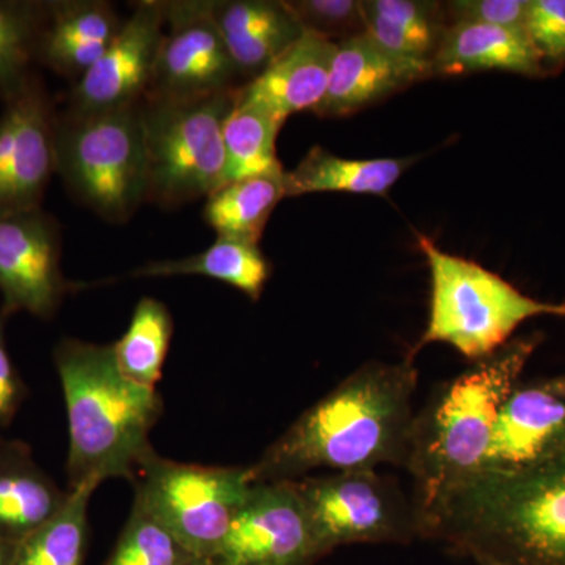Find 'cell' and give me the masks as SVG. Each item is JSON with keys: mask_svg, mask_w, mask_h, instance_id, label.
I'll list each match as a JSON object with an SVG mask.
<instances>
[{"mask_svg": "<svg viewBox=\"0 0 565 565\" xmlns=\"http://www.w3.org/2000/svg\"><path fill=\"white\" fill-rule=\"evenodd\" d=\"M416 385L412 360L363 364L248 467L253 482L299 481L319 468L344 473L384 463L403 467Z\"/></svg>", "mask_w": 565, "mask_h": 565, "instance_id": "1", "label": "cell"}, {"mask_svg": "<svg viewBox=\"0 0 565 565\" xmlns=\"http://www.w3.org/2000/svg\"><path fill=\"white\" fill-rule=\"evenodd\" d=\"M541 343V333L514 338L438 386L415 415L403 467L414 479L412 503L422 537H429L452 494L481 470L501 407Z\"/></svg>", "mask_w": 565, "mask_h": 565, "instance_id": "2", "label": "cell"}, {"mask_svg": "<svg viewBox=\"0 0 565 565\" xmlns=\"http://www.w3.org/2000/svg\"><path fill=\"white\" fill-rule=\"evenodd\" d=\"M54 363L68 415L70 489L111 478L132 481L154 451L150 433L162 414L161 396L122 374L111 345L66 338Z\"/></svg>", "mask_w": 565, "mask_h": 565, "instance_id": "3", "label": "cell"}, {"mask_svg": "<svg viewBox=\"0 0 565 565\" xmlns=\"http://www.w3.org/2000/svg\"><path fill=\"white\" fill-rule=\"evenodd\" d=\"M429 537L498 563L565 565V451L522 473L475 476Z\"/></svg>", "mask_w": 565, "mask_h": 565, "instance_id": "4", "label": "cell"}, {"mask_svg": "<svg viewBox=\"0 0 565 565\" xmlns=\"http://www.w3.org/2000/svg\"><path fill=\"white\" fill-rule=\"evenodd\" d=\"M418 245L430 270L429 322L416 351L445 343L471 362H481L514 340L527 319L565 318V302H544L516 289L481 264L440 250L418 234Z\"/></svg>", "mask_w": 565, "mask_h": 565, "instance_id": "5", "label": "cell"}, {"mask_svg": "<svg viewBox=\"0 0 565 565\" xmlns=\"http://www.w3.org/2000/svg\"><path fill=\"white\" fill-rule=\"evenodd\" d=\"M55 163L77 202L110 223L128 222L147 203V156L140 104L57 115Z\"/></svg>", "mask_w": 565, "mask_h": 565, "instance_id": "6", "label": "cell"}, {"mask_svg": "<svg viewBox=\"0 0 565 565\" xmlns=\"http://www.w3.org/2000/svg\"><path fill=\"white\" fill-rule=\"evenodd\" d=\"M237 90L191 102L140 103L147 203L177 210L225 184L223 125Z\"/></svg>", "mask_w": 565, "mask_h": 565, "instance_id": "7", "label": "cell"}, {"mask_svg": "<svg viewBox=\"0 0 565 565\" xmlns=\"http://www.w3.org/2000/svg\"><path fill=\"white\" fill-rule=\"evenodd\" d=\"M136 500L189 555L214 557L253 482L250 468L202 467L151 451L132 478Z\"/></svg>", "mask_w": 565, "mask_h": 565, "instance_id": "8", "label": "cell"}, {"mask_svg": "<svg viewBox=\"0 0 565 565\" xmlns=\"http://www.w3.org/2000/svg\"><path fill=\"white\" fill-rule=\"evenodd\" d=\"M323 556L351 544H407L419 533L412 500L375 470L344 471L296 481Z\"/></svg>", "mask_w": 565, "mask_h": 565, "instance_id": "9", "label": "cell"}, {"mask_svg": "<svg viewBox=\"0 0 565 565\" xmlns=\"http://www.w3.org/2000/svg\"><path fill=\"white\" fill-rule=\"evenodd\" d=\"M166 31L145 98L191 102L243 87L214 18L211 0L166 2Z\"/></svg>", "mask_w": 565, "mask_h": 565, "instance_id": "10", "label": "cell"}, {"mask_svg": "<svg viewBox=\"0 0 565 565\" xmlns=\"http://www.w3.org/2000/svg\"><path fill=\"white\" fill-rule=\"evenodd\" d=\"M57 111L46 85L33 73L0 114V217L40 210L57 172Z\"/></svg>", "mask_w": 565, "mask_h": 565, "instance_id": "11", "label": "cell"}, {"mask_svg": "<svg viewBox=\"0 0 565 565\" xmlns=\"http://www.w3.org/2000/svg\"><path fill=\"white\" fill-rule=\"evenodd\" d=\"M296 481L256 482L212 559L218 565H315L322 557Z\"/></svg>", "mask_w": 565, "mask_h": 565, "instance_id": "12", "label": "cell"}, {"mask_svg": "<svg viewBox=\"0 0 565 565\" xmlns=\"http://www.w3.org/2000/svg\"><path fill=\"white\" fill-rule=\"evenodd\" d=\"M77 288L62 269V230L40 207L0 217V294L2 310L51 319Z\"/></svg>", "mask_w": 565, "mask_h": 565, "instance_id": "13", "label": "cell"}, {"mask_svg": "<svg viewBox=\"0 0 565 565\" xmlns=\"http://www.w3.org/2000/svg\"><path fill=\"white\" fill-rule=\"evenodd\" d=\"M163 31V0L137 2L98 62L71 85L66 110L96 114L143 102L150 92Z\"/></svg>", "mask_w": 565, "mask_h": 565, "instance_id": "14", "label": "cell"}, {"mask_svg": "<svg viewBox=\"0 0 565 565\" xmlns=\"http://www.w3.org/2000/svg\"><path fill=\"white\" fill-rule=\"evenodd\" d=\"M564 451L565 374L520 381L501 407L478 475L522 473Z\"/></svg>", "mask_w": 565, "mask_h": 565, "instance_id": "15", "label": "cell"}, {"mask_svg": "<svg viewBox=\"0 0 565 565\" xmlns=\"http://www.w3.org/2000/svg\"><path fill=\"white\" fill-rule=\"evenodd\" d=\"M434 76L433 63L405 61L362 35L338 41L329 87L313 114L341 118Z\"/></svg>", "mask_w": 565, "mask_h": 565, "instance_id": "16", "label": "cell"}, {"mask_svg": "<svg viewBox=\"0 0 565 565\" xmlns=\"http://www.w3.org/2000/svg\"><path fill=\"white\" fill-rule=\"evenodd\" d=\"M337 46L332 40L303 32L269 68L245 82L237 96L281 125L294 114L315 111L329 87Z\"/></svg>", "mask_w": 565, "mask_h": 565, "instance_id": "17", "label": "cell"}, {"mask_svg": "<svg viewBox=\"0 0 565 565\" xmlns=\"http://www.w3.org/2000/svg\"><path fill=\"white\" fill-rule=\"evenodd\" d=\"M211 13L241 79L247 82L303 35L285 0H211Z\"/></svg>", "mask_w": 565, "mask_h": 565, "instance_id": "18", "label": "cell"}, {"mask_svg": "<svg viewBox=\"0 0 565 565\" xmlns=\"http://www.w3.org/2000/svg\"><path fill=\"white\" fill-rule=\"evenodd\" d=\"M122 21L103 0H52L36 62L76 82L98 62Z\"/></svg>", "mask_w": 565, "mask_h": 565, "instance_id": "19", "label": "cell"}, {"mask_svg": "<svg viewBox=\"0 0 565 565\" xmlns=\"http://www.w3.org/2000/svg\"><path fill=\"white\" fill-rule=\"evenodd\" d=\"M433 66L434 74L441 76L482 71H503L525 77L548 76L526 32L476 22H451L446 28Z\"/></svg>", "mask_w": 565, "mask_h": 565, "instance_id": "20", "label": "cell"}, {"mask_svg": "<svg viewBox=\"0 0 565 565\" xmlns=\"http://www.w3.org/2000/svg\"><path fill=\"white\" fill-rule=\"evenodd\" d=\"M68 493L33 462L28 446L14 441L0 463V537L20 544L61 511Z\"/></svg>", "mask_w": 565, "mask_h": 565, "instance_id": "21", "label": "cell"}, {"mask_svg": "<svg viewBox=\"0 0 565 565\" xmlns=\"http://www.w3.org/2000/svg\"><path fill=\"white\" fill-rule=\"evenodd\" d=\"M411 158L345 159L322 147H313L299 166L285 173L286 196L310 193L385 195L412 166Z\"/></svg>", "mask_w": 565, "mask_h": 565, "instance_id": "22", "label": "cell"}, {"mask_svg": "<svg viewBox=\"0 0 565 565\" xmlns=\"http://www.w3.org/2000/svg\"><path fill=\"white\" fill-rule=\"evenodd\" d=\"M285 169L225 182L204 203L203 218L223 239L259 245L270 215L286 199Z\"/></svg>", "mask_w": 565, "mask_h": 565, "instance_id": "23", "label": "cell"}, {"mask_svg": "<svg viewBox=\"0 0 565 565\" xmlns=\"http://www.w3.org/2000/svg\"><path fill=\"white\" fill-rule=\"evenodd\" d=\"M270 263L259 245L217 237L206 250L178 259H159L132 270L134 278H167L200 275L233 286L248 299H262L269 280Z\"/></svg>", "mask_w": 565, "mask_h": 565, "instance_id": "24", "label": "cell"}, {"mask_svg": "<svg viewBox=\"0 0 565 565\" xmlns=\"http://www.w3.org/2000/svg\"><path fill=\"white\" fill-rule=\"evenodd\" d=\"M98 487L87 482L70 489L61 511L17 545L11 565H84L88 503Z\"/></svg>", "mask_w": 565, "mask_h": 565, "instance_id": "25", "label": "cell"}, {"mask_svg": "<svg viewBox=\"0 0 565 565\" xmlns=\"http://www.w3.org/2000/svg\"><path fill=\"white\" fill-rule=\"evenodd\" d=\"M281 128V122L267 111L243 102L236 95L233 109L223 125L225 182L281 169L277 158V139Z\"/></svg>", "mask_w": 565, "mask_h": 565, "instance_id": "26", "label": "cell"}, {"mask_svg": "<svg viewBox=\"0 0 565 565\" xmlns=\"http://www.w3.org/2000/svg\"><path fill=\"white\" fill-rule=\"evenodd\" d=\"M173 334V319L161 300L143 297L137 303L128 330L111 344L118 366L136 384L154 388Z\"/></svg>", "mask_w": 565, "mask_h": 565, "instance_id": "27", "label": "cell"}, {"mask_svg": "<svg viewBox=\"0 0 565 565\" xmlns=\"http://www.w3.org/2000/svg\"><path fill=\"white\" fill-rule=\"evenodd\" d=\"M47 2L0 0V99L3 103L24 87L35 71Z\"/></svg>", "mask_w": 565, "mask_h": 565, "instance_id": "28", "label": "cell"}, {"mask_svg": "<svg viewBox=\"0 0 565 565\" xmlns=\"http://www.w3.org/2000/svg\"><path fill=\"white\" fill-rule=\"evenodd\" d=\"M192 557L151 514L134 503L107 565H182Z\"/></svg>", "mask_w": 565, "mask_h": 565, "instance_id": "29", "label": "cell"}, {"mask_svg": "<svg viewBox=\"0 0 565 565\" xmlns=\"http://www.w3.org/2000/svg\"><path fill=\"white\" fill-rule=\"evenodd\" d=\"M303 32L343 41L364 33L362 0H285Z\"/></svg>", "mask_w": 565, "mask_h": 565, "instance_id": "30", "label": "cell"}, {"mask_svg": "<svg viewBox=\"0 0 565 565\" xmlns=\"http://www.w3.org/2000/svg\"><path fill=\"white\" fill-rule=\"evenodd\" d=\"M364 10L377 14L411 33L424 46L437 54L446 28L449 25L445 3L423 2V0H366Z\"/></svg>", "mask_w": 565, "mask_h": 565, "instance_id": "31", "label": "cell"}, {"mask_svg": "<svg viewBox=\"0 0 565 565\" xmlns=\"http://www.w3.org/2000/svg\"><path fill=\"white\" fill-rule=\"evenodd\" d=\"M526 33L548 76L565 68V0H530Z\"/></svg>", "mask_w": 565, "mask_h": 565, "instance_id": "32", "label": "cell"}, {"mask_svg": "<svg viewBox=\"0 0 565 565\" xmlns=\"http://www.w3.org/2000/svg\"><path fill=\"white\" fill-rule=\"evenodd\" d=\"M449 24L476 22L526 32L530 0H455L445 3Z\"/></svg>", "mask_w": 565, "mask_h": 565, "instance_id": "33", "label": "cell"}, {"mask_svg": "<svg viewBox=\"0 0 565 565\" xmlns=\"http://www.w3.org/2000/svg\"><path fill=\"white\" fill-rule=\"evenodd\" d=\"M10 315L0 310V426H9L25 397V385L7 348L6 326Z\"/></svg>", "mask_w": 565, "mask_h": 565, "instance_id": "34", "label": "cell"}, {"mask_svg": "<svg viewBox=\"0 0 565 565\" xmlns=\"http://www.w3.org/2000/svg\"><path fill=\"white\" fill-rule=\"evenodd\" d=\"M14 548H17V545L0 537V565H11L13 563Z\"/></svg>", "mask_w": 565, "mask_h": 565, "instance_id": "35", "label": "cell"}, {"mask_svg": "<svg viewBox=\"0 0 565 565\" xmlns=\"http://www.w3.org/2000/svg\"><path fill=\"white\" fill-rule=\"evenodd\" d=\"M182 565H218L212 557H189Z\"/></svg>", "mask_w": 565, "mask_h": 565, "instance_id": "36", "label": "cell"}, {"mask_svg": "<svg viewBox=\"0 0 565 565\" xmlns=\"http://www.w3.org/2000/svg\"><path fill=\"white\" fill-rule=\"evenodd\" d=\"M13 444L14 441H7L3 440L2 437H0V463H2L3 459H6V457L9 456L11 448H13Z\"/></svg>", "mask_w": 565, "mask_h": 565, "instance_id": "37", "label": "cell"}, {"mask_svg": "<svg viewBox=\"0 0 565 565\" xmlns=\"http://www.w3.org/2000/svg\"><path fill=\"white\" fill-rule=\"evenodd\" d=\"M473 559L476 561V564H478V565H509V564H504V563H498V561L490 559V557L478 556V557H473Z\"/></svg>", "mask_w": 565, "mask_h": 565, "instance_id": "38", "label": "cell"}]
</instances>
